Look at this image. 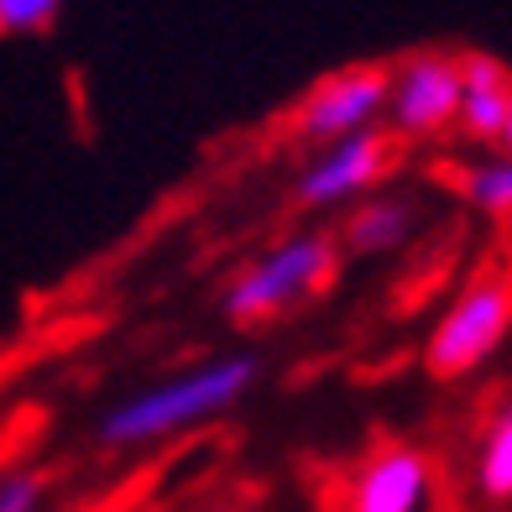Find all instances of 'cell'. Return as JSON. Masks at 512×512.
<instances>
[{
    "label": "cell",
    "mask_w": 512,
    "mask_h": 512,
    "mask_svg": "<svg viewBox=\"0 0 512 512\" xmlns=\"http://www.w3.org/2000/svg\"><path fill=\"white\" fill-rule=\"evenodd\" d=\"M387 136L424 147L450 136L460 121V53L450 48H413L387 63Z\"/></svg>",
    "instance_id": "277c9868"
},
{
    "label": "cell",
    "mask_w": 512,
    "mask_h": 512,
    "mask_svg": "<svg viewBox=\"0 0 512 512\" xmlns=\"http://www.w3.org/2000/svg\"><path fill=\"white\" fill-rule=\"evenodd\" d=\"M507 340H512V272L507 267L476 272L439 309L424 340V371L439 382H465L481 366H492Z\"/></svg>",
    "instance_id": "3957f363"
},
{
    "label": "cell",
    "mask_w": 512,
    "mask_h": 512,
    "mask_svg": "<svg viewBox=\"0 0 512 512\" xmlns=\"http://www.w3.org/2000/svg\"><path fill=\"white\" fill-rule=\"evenodd\" d=\"M340 241L335 230H293L262 246L246 267H236L220 288V319L236 330H262L298 309H309L314 298L340 277Z\"/></svg>",
    "instance_id": "7a4b0ae2"
},
{
    "label": "cell",
    "mask_w": 512,
    "mask_h": 512,
    "mask_svg": "<svg viewBox=\"0 0 512 512\" xmlns=\"http://www.w3.org/2000/svg\"><path fill=\"white\" fill-rule=\"evenodd\" d=\"M398 168V142L377 131H356L345 142L314 147V157L293 178V204L309 215H330V209H351L356 199L377 194Z\"/></svg>",
    "instance_id": "5b68a950"
},
{
    "label": "cell",
    "mask_w": 512,
    "mask_h": 512,
    "mask_svg": "<svg viewBox=\"0 0 512 512\" xmlns=\"http://www.w3.org/2000/svg\"><path fill=\"white\" fill-rule=\"evenodd\" d=\"M68 0H0V42L11 37H48Z\"/></svg>",
    "instance_id": "7c38bea8"
},
{
    "label": "cell",
    "mask_w": 512,
    "mask_h": 512,
    "mask_svg": "<svg viewBox=\"0 0 512 512\" xmlns=\"http://www.w3.org/2000/svg\"><path fill=\"white\" fill-rule=\"evenodd\" d=\"M256 382H262V356H251V351L204 356V361L178 366L168 377H157L147 387L126 392V398H115L110 408H100L95 439L105 450L168 445V439H183L225 413H236L256 392Z\"/></svg>",
    "instance_id": "6da1fadb"
},
{
    "label": "cell",
    "mask_w": 512,
    "mask_h": 512,
    "mask_svg": "<svg viewBox=\"0 0 512 512\" xmlns=\"http://www.w3.org/2000/svg\"><path fill=\"white\" fill-rule=\"evenodd\" d=\"M471 481L476 497L507 507L512 502V398L497 403V413L486 418V429L476 439V460H471Z\"/></svg>",
    "instance_id": "30bf717a"
},
{
    "label": "cell",
    "mask_w": 512,
    "mask_h": 512,
    "mask_svg": "<svg viewBox=\"0 0 512 512\" xmlns=\"http://www.w3.org/2000/svg\"><path fill=\"white\" fill-rule=\"evenodd\" d=\"M382 115H387V63H345L304 89L288 126L304 147H330L356 131H377Z\"/></svg>",
    "instance_id": "8992f818"
},
{
    "label": "cell",
    "mask_w": 512,
    "mask_h": 512,
    "mask_svg": "<svg viewBox=\"0 0 512 512\" xmlns=\"http://www.w3.org/2000/svg\"><path fill=\"white\" fill-rule=\"evenodd\" d=\"M439 465L424 445L387 439L371 450L345 486V512H434Z\"/></svg>",
    "instance_id": "52a82bcc"
},
{
    "label": "cell",
    "mask_w": 512,
    "mask_h": 512,
    "mask_svg": "<svg viewBox=\"0 0 512 512\" xmlns=\"http://www.w3.org/2000/svg\"><path fill=\"white\" fill-rule=\"evenodd\" d=\"M502 152H512V121H507V131H502V142H497Z\"/></svg>",
    "instance_id": "5bb4252c"
},
{
    "label": "cell",
    "mask_w": 512,
    "mask_h": 512,
    "mask_svg": "<svg viewBox=\"0 0 512 512\" xmlns=\"http://www.w3.org/2000/svg\"><path fill=\"white\" fill-rule=\"evenodd\" d=\"M53 481L37 465H16V471L0 476V512H42L48 507Z\"/></svg>",
    "instance_id": "4fadbf2b"
},
{
    "label": "cell",
    "mask_w": 512,
    "mask_h": 512,
    "mask_svg": "<svg viewBox=\"0 0 512 512\" xmlns=\"http://www.w3.org/2000/svg\"><path fill=\"white\" fill-rule=\"evenodd\" d=\"M418 230H424V204L408 189H377L345 209V220L335 225L340 256L356 262H377V256H398Z\"/></svg>",
    "instance_id": "ba28073f"
},
{
    "label": "cell",
    "mask_w": 512,
    "mask_h": 512,
    "mask_svg": "<svg viewBox=\"0 0 512 512\" xmlns=\"http://www.w3.org/2000/svg\"><path fill=\"white\" fill-rule=\"evenodd\" d=\"M512 121V68L497 53H460V121L455 131L476 147H497Z\"/></svg>",
    "instance_id": "9c48e42d"
},
{
    "label": "cell",
    "mask_w": 512,
    "mask_h": 512,
    "mask_svg": "<svg viewBox=\"0 0 512 512\" xmlns=\"http://www.w3.org/2000/svg\"><path fill=\"white\" fill-rule=\"evenodd\" d=\"M460 199L486 220H512V152L492 147L486 157L460 168Z\"/></svg>",
    "instance_id": "8fae6325"
}]
</instances>
